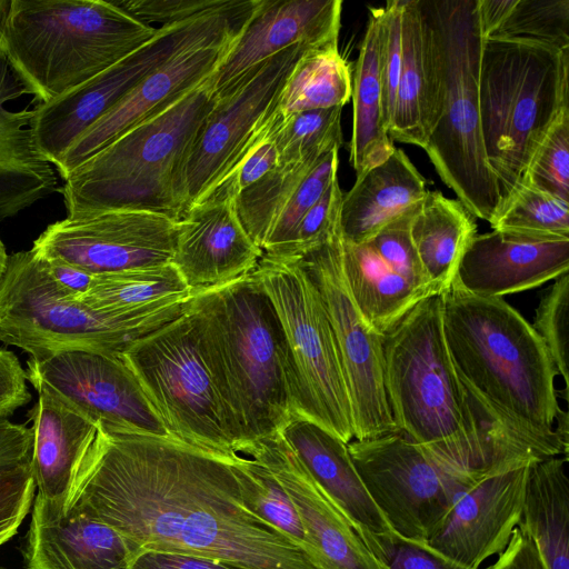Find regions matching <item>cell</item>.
<instances>
[{"mask_svg": "<svg viewBox=\"0 0 569 569\" xmlns=\"http://www.w3.org/2000/svg\"><path fill=\"white\" fill-rule=\"evenodd\" d=\"M233 457L174 437L97 426L64 515L112 527L141 553L192 555L238 569H318L307 552L247 508Z\"/></svg>", "mask_w": 569, "mask_h": 569, "instance_id": "obj_1", "label": "cell"}, {"mask_svg": "<svg viewBox=\"0 0 569 569\" xmlns=\"http://www.w3.org/2000/svg\"><path fill=\"white\" fill-rule=\"evenodd\" d=\"M189 307L234 452L279 433L293 415L289 351L260 281L251 271L193 293Z\"/></svg>", "mask_w": 569, "mask_h": 569, "instance_id": "obj_2", "label": "cell"}, {"mask_svg": "<svg viewBox=\"0 0 569 569\" xmlns=\"http://www.w3.org/2000/svg\"><path fill=\"white\" fill-rule=\"evenodd\" d=\"M441 296L442 327L455 369L469 395L533 436L558 439V370L532 326L502 298L456 284Z\"/></svg>", "mask_w": 569, "mask_h": 569, "instance_id": "obj_3", "label": "cell"}, {"mask_svg": "<svg viewBox=\"0 0 569 569\" xmlns=\"http://www.w3.org/2000/svg\"><path fill=\"white\" fill-rule=\"evenodd\" d=\"M383 367L398 431L438 460L485 475L486 436L446 343L441 296L420 301L385 335Z\"/></svg>", "mask_w": 569, "mask_h": 569, "instance_id": "obj_4", "label": "cell"}, {"mask_svg": "<svg viewBox=\"0 0 569 569\" xmlns=\"http://www.w3.org/2000/svg\"><path fill=\"white\" fill-rule=\"evenodd\" d=\"M158 31L114 1L6 0L0 52L40 103L116 64Z\"/></svg>", "mask_w": 569, "mask_h": 569, "instance_id": "obj_5", "label": "cell"}, {"mask_svg": "<svg viewBox=\"0 0 569 569\" xmlns=\"http://www.w3.org/2000/svg\"><path fill=\"white\" fill-rule=\"evenodd\" d=\"M217 99L210 77L76 168L60 190L67 217L136 209L178 221L187 210L186 162Z\"/></svg>", "mask_w": 569, "mask_h": 569, "instance_id": "obj_6", "label": "cell"}, {"mask_svg": "<svg viewBox=\"0 0 569 569\" xmlns=\"http://www.w3.org/2000/svg\"><path fill=\"white\" fill-rule=\"evenodd\" d=\"M431 31L438 111L423 150L441 180L475 218L488 222L501 206L482 141L478 0H421Z\"/></svg>", "mask_w": 569, "mask_h": 569, "instance_id": "obj_7", "label": "cell"}, {"mask_svg": "<svg viewBox=\"0 0 569 569\" xmlns=\"http://www.w3.org/2000/svg\"><path fill=\"white\" fill-rule=\"evenodd\" d=\"M567 109L569 50L530 40H482L480 124L501 206L521 181L547 131Z\"/></svg>", "mask_w": 569, "mask_h": 569, "instance_id": "obj_8", "label": "cell"}, {"mask_svg": "<svg viewBox=\"0 0 569 569\" xmlns=\"http://www.w3.org/2000/svg\"><path fill=\"white\" fill-rule=\"evenodd\" d=\"M189 301L148 313L99 311L57 283L31 249L19 251L0 281V341L34 360L67 350L122 355L182 315Z\"/></svg>", "mask_w": 569, "mask_h": 569, "instance_id": "obj_9", "label": "cell"}, {"mask_svg": "<svg viewBox=\"0 0 569 569\" xmlns=\"http://www.w3.org/2000/svg\"><path fill=\"white\" fill-rule=\"evenodd\" d=\"M252 273L271 299L289 351L293 415L355 439L349 392L320 293L299 258L262 254Z\"/></svg>", "mask_w": 569, "mask_h": 569, "instance_id": "obj_10", "label": "cell"}, {"mask_svg": "<svg viewBox=\"0 0 569 569\" xmlns=\"http://www.w3.org/2000/svg\"><path fill=\"white\" fill-rule=\"evenodd\" d=\"M121 357L172 437L217 455H236L189 305Z\"/></svg>", "mask_w": 569, "mask_h": 569, "instance_id": "obj_11", "label": "cell"}, {"mask_svg": "<svg viewBox=\"0 0 569 569\" xmlns=\"http://www.w3.org/2000/svg\"><path fill=\"white\" fill-rule=\"evenodd\" d=\"M254 0L158 28L139 49L79 87L33 109L30 129L40 153L57 166L71 144L121 101L146 76L183 48L248 18Z\"/></svg>", "mask_w": 569, "mask_h": 569, "instance_id": "obj_12", "label": "cell"}, {"mask_svg": "<svg viewBox=\"0 0 569 569\" xmlns=\"http://www.w3.org/2000/svg\"><path fill=\"white\" fill-rule=\"evenodd\" d=\"M348 450L390 529L418 541L427 542L456 500L483 476L438 460L400 431L352 440Z\"/></svg>", "mask_w": 569, "mask_h": 569, "instance_id": "obj_13", "label": "cell"}, {"mask_svg": "<svg viewBox=\"0 0 569 569\" xmlns=\"http://www.w3.org/2000/svg\"><path fill=\"white\" fill-rule=\"evenodd\" d=\"M327 311L352 410L355 439L398 432L385 388L383 335L363 318L341 266V233L299 258Z\"/></svg>", "mask_w": 569, "mask_h": 569, "instance_id": "obj_14", "label": "cell"}, {"mask_svg": "<svg viewBox=\"0 0 569 569\" xmlns=\"http://www.w3.org/2000/svg\"><path fill=\"white\" fill-rule=\"evenodd\" d=\"M177 220L151 211L108 209L49 224L33 241L40 258L92 276L171 263Z\"/></svg>", "mask_w": 569, "mask_h": 569, "instance_id": "obj_15", "label": "cell"}, {"mask_svg": "<svg viewBox=\"0 0 569 569\" xmlns=\"http://www.w3.org/2000/svg\"><path fill=\"white\" fill-rule=\"evenodd\" d=\"M27 379L37 392L67 403L110 430L172 437L121 355L67 350L29 358Z\"/></svg>", "mask_w": 569, "mask_h": 569, "instance_id": "obj_16", "label": "cell"}, {"mask_svg": "<svg viewBox=\"0 0 569 569\" xmlns=\"http://www.w3.org/2000/svg\"><path fill=\"white\" fill-rule=\"evenodd\" d=\"M308 49L295 46L273 56L218 97L197 133L186 162L187 209L229 171L260 121L271 110L290 70Z\"/></svg>", "mask_w": 569, "mask_h": 569, "instance_id": "obj_17", "label": "cell"}, {"mask_svg": "<svg viewBox=\"0 0 569 569\" xmlns=\"http://www.w3.org/2000/svg\"><path fill=\"white\" fill-rule=\"evenodd\" d=\"M247 19L183 48L146 76L71 144L56 166L60 177L66 180L76 168L121 134L210 78L228 56Z\"/></svg>", "mask_w": 569, "mask_h": 569, "instance_id": "obj_18", "label": "cell"}, {"mask_svg": "<svg viewBox=\"0 0 569 569\" xmlns=\"http://www.w3.org/2000/svg\"><path fill=\"white\" fill-rule=\"evenodd\" d=\"M529 466L479 478L456 500L427 543L469 569L500 555L520 521Z\"/></svg>", "mask_w": 569, "mask_h": 569, "instance_id": "obj_19", "label": "cell"}, {"mask_svg": "<svg viewBox=\"0 0 569 569\" xmlns=\"http://www.w3.org/2000/svg\"><path fill=\"white\" fill-rule=\"evenodd\" d=\"M341 0H257L231 50L211 76L217 97L251 69L295 46L338 43Z\"/></svg>", "mask_w": 569, "mask_h": 569, "instance_id": "obj_20", "label": "cell"}, {"mask_svg": "<svg viewBox=\"0 0 569 569\" xmlns=\"http://www.w3.org/2000/svg\"><path fill=\"white\" fill-rule=\"evenodd\" d=\"M239 455L260 461L286 489L299 513L318 569H382L280 433L253 442Z\"/></svg>", "mask_w": 569, "mask_h": 569, "instance_id": "obj_21", "label": "cell"}, {"mask_svg": "<svg viewBox=\"0 0 569 569\" xmlns=\"http://www.w3.org/2000/svg\"><path fill=\"white\" fill-rule=\"evenodd\" d=\"M261 257L240 221L236 199L200 201L177 221L171 263L193 293L250 273Z\"/></svg>", "mask_w": 569, "mask_h": 569, "instance_id": "obj_22", "label": "cell"}, {"mask_svg": "<svg viewBox=\"0 0 569 569\" xmlns=\"http://www.w3.org/2000/svg\"><path fill=\"white\" fill-rule=\"evenodd\" d=\"M566 272L569 238L492 229L472 238L452 283L478 297L502 298L539 287Z\"/></svg>", "mask_w": 569, "mask_h": 569, "instance_id": "obj_23", "label": "cell"}, {"mask_svg": "<svg viewBox=\"0 0 569 569\" xmlns=\"http://www.w3.org/2000/svg\"><path fill=\"white\" fill-rule=\"evenodd\" d=\"M27 569H130L139 548L112 527L37 493L24 539Z\"/></svg>", "mask_w": 569, "mask_h": 569, "instance_id": "obj_24", "label": "cell"}, {"mask_svg": "<svg viewBox=\"0 0 569 569\" xmlns=\"http://www.w3.org/2000/svg\"><path fill=\"white\" fill-rule=\"evenodd\" d=\"M279 433L359 537L391 531L353 465L348 443L299 415H292Z\"/></svg>", "mask_w": 569, "mask_h": 569, "instance_id": "obj_25", "label": "cell"}, {"mask_svg": "<svg viewBox=\"0 0 569 569\" xmlns=\"http://www.w3.org/2000/svg\"><path fill=\"white\" fill-rule=\"evenodd\" d=\"M30 90L0 52V221L18 214L57 190L53 166L38 150L30 122L33 109L4 104Z\"/></svg>", "mask_w": 569, "mask_h": 569, "instance_id": "obj_26", "label": "cell"}, {"mask_svg": "<svg viewBox=\"0 0 569 569\" xmlns=\"http://www.w3.org/2000/svg\"><path fill=\"white\" fill-rule=\"evenodd\" d=\"M38 395V401L29 410L36 489L64 512L77 470L94 440L97 425L47 392Z\"/></svg>", "mask_w": 569, "mask_h": 569, "instance_id": "obj_27", "label": "cell"}, {"mask_svg": "<svg viewBox=\"0 0 569 569\" xmlns=\"http://www.w3.org/2000/svg\"><path fill=\"white\" fill-rule=\"evenodd\" d=\"M426 180L402 149L356 178L342 194L340 233L343 241H368L387 224L413 210L428 192Z\"/></svg>", "mask_w": 569, "mask_h": 569, "instance_id": "obj_28", "label": "cell"}, {"mask_svg": "<svg viewBox=\"0 0 569 569\" xmlns=\"http://www.w3.org/2000/svg\"><path fill=\"white\" fill-rule=\"evenodd\" d=\"M438 111L431 31L421 0H402V64L389 136L425 148Z\"/></svg>", "mask_w": 569, "mask_h": 569, "instance_id": "obj_29", "label": "cell"}, {"mask_svg": "<svg viewBox=\"0 0 569 569\" xmlns=\"http://www.w3.org/2000/svg\"><path fill=\"white\" fill-rule=\"evenodd\" d=\"M381 14V7L369 9L352 78L350 163L356 171V178L383 162L396 149L383 117Z\"/></svg>", "mask_w": 569, "mask_h": 569, "instance_id": "obj_30", "label": "cell"}, {"mask_svg": "<svg viewBox=\"0 0 569 569\" xmlns=\"http://www.w3.org/2000/svg\"><path fill=\"white\" fill-rule=\"evenodd\" d=\"M477 234L472 213L440 191H428L410 224V237L426 279L436 296L447 291L462 254Z\"/></svg>", "mask_w": 569, "mask_h": 569, "instance_id": "obj_31", "label": "cell"}, {"mask_svg": "<svg viewBox=\"0 0 569 569\" xmlns=\"http://www.w3.org/2000/svg\"><path fill=\"white\" fill-rule=\"evenodd\" d=\"M341 266L359 311L383 336L430 297L386 262L368 242L352 244L341 238Z\"/></svg>", "mask_w": 569, "mask_h": 569, "instance_id": "obj_32", "label": "cell"}, {"mask_svg": "<svg viewBox=\"0 0 569 569\" xmlns=\"http://www.w3.org/2000/svg\"><path fill=\"white\" fill-rule=\"evenodd\" d=\"M568 457L530 463L518 528L533 541L546 569H569Z\"/></svg>", "mask_w": 569, "mask_h": 569, "instance_id": "obj_33", "label": "cell"}, {"mask_svg": "<svg viewBox=\"0 0 569 569\" xmlns=\"http://www.w3.org/2000/svg\"><path fill=\"white\" fill-rule=\"evenodd\" d=\"M193 292L172 263L94 276L81 300L108 313H148L187 302Z\"/></svg>", "mask_w": 569, "mask_h": 569, "instance_id": "obj_34", "label": "cell"}, {"mask_svg": "<svg viewBox=\"0 0 569 569\" xmlns=\"http://www.w3.org/2000/svg\"><path fill=\"white\" fill-rule=\"evenodd\" d=\"M352 77L338 43L308 49L287 76L272 111L281 118L329 108L351 99Z\"/></svg>", "mask_w": 569, "mask_h": 569, "instance_id": "obj_35", "label": "cell"}, {"mask_svg": "<svg viewBox=\"0 0 569 569\" xmlns=\"http://www.w3.org/2000/svg\"><path fill=\"white\" fill-rule=\"evenodd\" d=\"M483 39H519L569 50V0H478Z\"/></svg>", "mask_w": 569, "mask_h": 569, "instance_id": "obj_36", "label": "cell"}, {"mask_svg": "<svg viewBox=\"0 0 569 569\" xmlns=\"http://www.w3.org/2000/svg\"><path fill=\"white\" fill-rule=\"evenodd\" d=\"M232 465L247 508L282 532L311 558L308 537L299 513L274 475L260 461L244 455L236 453Z\"/></svg>", "mask_w": 569, "mask_h": 569, "instance_id": "obj_37", "label": "cell"}, {"mask_svg": "<svg viewBox=\"0 0 569 569\" xmlns=\"http://www.w3.org/2000/svg\"><path fill=\"white\" fill-rule=\"evenodd\" d=\"M323 156L301 163L277 164L238 196L236 204L240 221L261 250L276 220Z\"/></svg>", "mask_w": 569, "mask_h": 569, "instance_id": "obj_38", "label": "cell"}, {"mask_svg": "<svg viewBox=\"0 0 569 569\" xmlns=\"http://www.w3.org/2000/svg\"><path fill=\"white\" fill-rule=\"evenodd\" d=\"M489 223L495 230L569 238V201L520 181Z\"/></svg>", "mask_w": 569, "mask_h": 569, "instance_id": "obj_39", "label": "cell"}, {"mask_svg": "<svg viewBox=\"0 0 569 569\" xmlns=\"http://www.w3.org/2000/svg\"><path fill=\"white\" fill-rule=\"evenodd\" d=\"M341 111L339 107L317 109L286 118L272 111L278 164L306 162L320 158L333 147H341Z\"/></svg>", "mask_w": 569, "mask_h": 569, "instance_id": "obj_40", "label": "cell"}, {"mask_svg": "<svg viewBox=\"0 0 569 569\" xmlns=\"http://www.w3.org/2000/svg\"><path fill=\"white\" fill-rule=\"evenodd\" d=\"M273 129L274 114L270 110L260 121L247 147L229 171L196 203L203 200H237L244 189L277 167L278 152Z\"/></svg>", "mask_w": 569, "mask_h": 569, "instance_id": "obj_41", "label": "cell"}, {"mask_svg": "<svg viewBox=\"0 0 569 569\" xmlns=\"http://www.w3.org/2000/svg\"><path fill=\"white\" fill-rule=\"evenodd\" d=\"M521 181L569 201V109L538 144Z\"/></svg>", "mask_w": 569, "mask_h": 569, "instance_id": "obj_42", "label": "cell"}, {"mask_svg": "<svg viewBox=\"0 0 569 569\" xmlns=\"http://www.w3.org/2000/svg\"><path fill=\"white\" fill-rule=\"evenodd\" d=\"M340 147L329 150L301 182L288 206L276 220L262 254L273 257L288 242L303 214L320 199L338 177Z\"/></svg>", "mask_w": 569, "mask_h": 569, "instance_id": "obj_43", "label": "cell"}, {"mask_svg": "<svg viewBox=\"0 0 569 569\" xmlns=\"http://www.w3.org/2000/svg\"><path fill=\"white\" fill-rule=\"evenodd\" d=\"M568 319H569V272L555 279L536 309L531 325L545 342L549 355L562 377L568 396Z\"/></svg>", "mask_w": 569, "mask_h": 569, "instance_id": "obj_44", "label": "cell"}, {"mask_svg": "<svg viewBox=\"0 0 569 569\" xmlns=\"http://www.w3.org/2000/svg\"><path fill=\"white\" fill-rule=\"evenodd\" d=\"M342 194L336 177L320 199L300 219L288 242L276 256L268 258H301L327 242L340 230Z\"/></svg>", "mask_w": 569, "mask_h": 569, "instance_id": "obj_45", "label": "cell"}, {"mask_svg": "<svg viewBox=\"0 0 569 569\" xmlns=\"http://www.w3.org/2000/svg\"><path fill=\"white\" fill-rule=\"evenodd\" d=\"M382 569H469L440 553L425 541L405 538L395 531L360 536Z\"/></svg>", "mask_w": 569, "mask_h": 569, "instance_id": "obj_46", "label": "cell"}, {"mask_svg": "<svg viewBox=\"0 0 569 569\" xmlns=\"http://www.w3.org/2000/svg\"><path fill=\"white\" fill-rule=\"evenodd\" d=\"M418 206L387 224L366 242L393 269L432 297L436 295L426 279L410 237V224Z\"/></svg>", "mask_w": 569, "mask_h": 569, "instance_id": "obj_47", "label": "cell"}, {"mask_svg": "<svg viewBox=\"0 0 569 569\" xmlns=\"http://www.w3.org/2000/svg\"><path fill=\"white\" fill-rule=\"evenodd\" d=\"M34 493L32 459L0 469V547L18 532Z\"/></svg>", "mask_w": 569, "mask_h": 569, "instance_id": "obj_48", "label": "cell"}, {"mask_svg": "<svg viewBox=\"0 0 569 569\" xmlns=\"http://www.w3.org/2000/svg\"><path fill=\"white\" fill-rule=\"evenodd\" d=\"M382 48L381 83L383 117L389 132L402 64V0H391L381 7Z\"/></svg>", "mask_w": 569, "mask_h": 569, "instance_id": "obj_49", "label": "cell"}, {"mask_svg": "<svg viewBox=\"0 0 569 569\" xmlns=\"http://www.w3.org/2000/svg\"><path fill=\"white\" fill-rule=\"evenodd\" d=\"M232 0H120L114 1L137 20L154 27L179 23L208 11L223 8Z\"/></svg>", "mask_w": 569, "mask_h": 569, "instance_id": "obj_50", "label": "cell"}, {"mask_svg": "<svg viewBox=\"0 0 569 569\" xmlns=\"http://www.w3.org/2000/svg\"><path fill=\"white\" fill-rule=\"evenodd\" d=\"M27 380V370L18 357L0 349V420H8L17 409L31 401Z\"/></svg>", "mask_w": 569, "mask_h": 569, "instance_id": "obj_51", "label": "cell"}, {"mask_svg": "<svg viewBox=\"0 0 569 569\" xmlns=\"http://www.w3.org/2000/svg\"><path fill=\"white\" fill-rule=\"evenodd\" d=\"M33 432L24 423L0 420V469L32 459Z\"/></svg>", "mask_w": 569, "mask_h": 569, "instance_id": "obj_52", "label": "cell"}, {"mask_svg": "<svg viewBox=\"0 0 569 569\" xmlns=\"http://www.w3.org/2000/svg\"><path fill=\"white\" fill-rule=\"evenodd\" d=\"M133 569H238L217 559L176 553L148 551L141 553L133 565Z\"/></svg>", "mask_w": 569, "mask_h": 569, "instance_id": "obj_53", "label": "cell"}, {"mask_svg": "<svg viewBox=\"0 0 569 569\" xmlns=\"http://www.w3.org/2000/svg\"><path fill=\"white\" fill-rule=\"evenodd\" d=\"M487 569H546V567L531 538L516 527L507 548Z\"/></svg>", "mask_w": 569, "mask_h": 569, "instance_id": "obj_54", "label": "cell"}, {"mask_svg": "<svg viewBox=\"0 0 569 569\" xmlns=\"http://www.w3.org/2000/svg\"><path fill=\"white\" fill-rule=\"evenodd\" d=\"M40 259L43 261L50 276L66 290L80 298L88 292L94 276L62 262Z\"/></svg>", "mask_w": 569, "mask_h": 569, "instance_id": "obj_55", "label": "cell"}, {"mask_svg": "<svg viewBox=\"0 0 569 569\" xmlns=\"http://www.w3.org/2000/svg\"><path fill=\"white\" fill-rule=\"evenodd\" d=\"M9 254L7 253L6 247L0 238V281L7 270Z\"/></svg>", "mask_w": 569, "mask_h": 569, "instance_id": "obj_56", "label": "cell"}, {"mask_svg": "<svg viewBox=\"0 0 569 569\" xmlns=\"http://www.w3.org/2000/svg\"><path fill=\"white\" fill-rule=\"evenodd\" d=\"M6 4V0H0V13Z\"/></svg>", "mask_w": 569, "mask_h": 569, "instance_id": "obj_57", "label": "cell"}, {"mask_svg": "<svg viewBox=\"0 0 569 569\" xmlns=\"http://www.w3.org/2000/svg\"><path fill=\"white\" fill-rule=\"evenodd\" d=\"M0 569H6V568H0Z\"/></svg>", "mask_w": 569, "mask_h": 569, "instance_id": "obj_58", "label": "cell"}, {"mask_svg": "<svg viewBox=\"0 0 569 569\" xmlns=\"http://www.w3.org/2000/svg\"><path fill=\"white\" fill-rule=\"evenodd\" d=\"M130 569H133V568H130Z\"/></svg>", "mask_w": 569, "mask_h": 569, "instance_id": "obj_59", "label": "cell"}]
</instances>
